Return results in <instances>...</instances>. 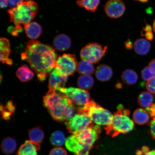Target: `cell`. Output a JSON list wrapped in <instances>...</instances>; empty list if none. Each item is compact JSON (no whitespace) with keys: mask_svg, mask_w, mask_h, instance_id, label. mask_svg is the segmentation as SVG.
I'll return each instance as SVG.
<instances>
[{"mask_svg":"<svg viewBox=\"0 0 155 155\" xmlns=\"http://www.w3.org/2000/svg\"><path fill=\"white\" fill-rule=\"evenodd\" d=\"M101 132L100 126L94 125L74 135L81 144L92 147Z\"/></svg>","mask_w":155,"mask_h":155,"instance_id":"cell-10","label":"cell"},{"mask_svg":"<svg viewBox=\"0 0 155 155\" xmlns=\"http://www.w3.org/2000/svg\"><path fill=\"white\" fill-rule=\"evenodd\" d=\"M101 0H78L77 3L79 6L86 10L95 12L97 9Z\"/></svg>","mask_w":155,"mask_h":155,"instance_id":"cell-28","label":"cell"},{"mask_svg":"<svg viewBox=\"0 0 155 155\" xmlns=\"http://www.w3.org/2000/svg\"><path fill=\"white\" fill-rule=\"evenodd\" d=\"M30 140L39 144H41L44 138V133L40 127L33 128L28 130Z\"/></svg>","mask_w":155,"mask_h":155,"instance_id":"cell-23","label":"cell"},{"mask_svg":"<svg viewBox=\"0 0 155 155\" xmlns=\"http://www.w3.org/2000/svg\"><path fill=\"white\" fill-rule=\"evenodd\" d=\"M17 143L15 139L10 137L4 139L2 141L1 149L2 152L5 154L13 153L16 150Z\"/></svg>","mask_w":155,"mask_h":155,"instance_id":"cell-20","label":"cell"},{"mask_svg":"<svg viewBox=\"0 0 155 155\" xmlns=\"http://www.w3.org/2000/svg\"><path fill=\"white\" fill-rule=\"evenodd\" d=\"M121 77L123 82L128 85L134 84L138 80V76L137 73L130 69H127L124 71Z\"/></svg>","mask_w":155,"mask_h":155,"instance_id":"cell-27","label":"cell"},{"mask_svg":"<svg viewBox=\"0 0 155 155\" xmlns=\"http://www.w3.org/2000/svg\"><path fill=\"white\" fill-rule=\"evenodd\" d=\"M65 137L62 132L57 130L52 134L50 137V141L52 145L57 147L62 146L65 143Z\"/></svg>","mask_w":155,"mask_h":155,"instance_id":"cell-30","label":"cell"},{"mask_svg":"<svg viewBox=\"0 0 155 155\" xmlns=\"http://www.w3.org/2000/svg\"><path fill=\"white\" fill-rule=\"evenodd\" d=\"M146 87L149 92L155 94V77L147 81Z\"/></svg>","mask_w":155,"mask_h":155,"instance_id":"cell-33","label":"cell"},{"mask_svg":"<svg viewBox=\"0 0 155 155\" xmlns=\"http://www.w3.org/2000/svg\"><path fill=\"white\" fill-rule=\"evenodd\" d=\"M130 114L129 110L125 109L121 105L118 106L111 123L104 127L107 134L113 137L120 134L128 133L132 130L134 125L129 117Z\"/></svg>","mask_w":155,"mask_h":155,"instance_id":"cell-4","label":"cell"},{"mask_svg":"<svg viewBox=\"0 0 155 155\" xmlns=\"http://www.w3.org/2000/svg\"><path fill=\"white\" fill-rule=\"evenodd\" d=\"M137 153V155H155V149L152 150H149L145 152H141L139 150Z\"/></svg>","mask_w":155,"mask_h":155,"instance_id":"cell-38","label":"cell"},{"mask_svg":"<svg viewBox=\"0 0 155 155\" xmlns=\"http://www.w3.org/2000/svg\"><path fill=\"white\" fill-rule=\"evenodd\" d=\"M44 105L54 120L67 121L75 115L76 108L66 95L58 90H48L44 97Z\"/></svg>","mask_w":155,"mask_h":155,"instance_id":"cell-2","label":"cell"},{"mask_svg":"<svg viewBox=\"0 0 155 155\" xmlns=\"http://www.w3.org/2000/svg\"><path fill=\"white\" fill-rule=\"evenodd\" d=\"M134 48L135 53L138 55H146L150 51L151 44L144 38L137 39L134 44Z\"/></svg>","mask_w":155,"mask_h":155,"instance_id":"cell-18","label":"cell"},{"mask_svg":"<svg viewBox=\"0 0 155 155\" xmlns=\"http://www.w3.org/2000/svg\"><path fill=\"white\" fill-rule=\"evenodd\" d=\"M154 101V96L150 92L144 91L139 94L137 98L138 104L141 107L147 108L152 105Z\"/></svg>","mask_w":155,"mask_h":155,"instance_id":"cell-24","label":"cell"},{"mask_svg":"<svg viewBox=\"0 0 155 155\" xmlns=\"http://www.w3.org/2000/svg\"><path fill=\"white\" fill-rule=\"evenodd\" d=\"M77 67V60L74 54H64L57 58L55 68L67 76L73 74Z\"/></svg>","mask_w":155,"mask_h":155,"instance_id":"cell-8","label":"cell"},{"mask_svg":"<svg viewBox=\"0 0 155 155\" xmlns=\"http://www.w3.org/2000/svg\"><path fill=\"white\" fill-rule=\"evenodd\" d=\"M38 11V4L32 0L25 1L8 10L10 20L15 25L18 32L22 31L21 25L29 24L36 17Z\"/></svg>","mask_w":155,"mask_h":155,"instance_id":"cell-3","label":"cell"},{"mask_svg":"<svg viewBox=\"0 0 155 155\" xmlns=\"http://www.w3.org/2000/svg\"><path fill=\"white\" fill-rule=\"evenodd\" d=\"M141 75L143 80L148 81L155 77V73L150 67H146L141 71Z\"/></svg>","mask_w":155,"mask_h":155,"instance_id":"cell-31","label":"cell"},{"mask_svg":"<svg viewBox=\"0 0 155 155\" xmlns=\"http://www.w3.org/2000/svg\"><path fill=\"white\" fill-rule=\"evenodd\" d=\"M27 36L32 40L40 37L42 32L41 26L36 22H32L24 26Z\"/></svg>","mask_w":155,"mask_h":155,"instance_id":"cell-16","label":"cell"},{"mask_svg":"<svg viewBox=\"0 0 155 155\" xmlns=\"http://www.w3.org/2000/svg\"><path fill=\"white\" fill-rule=\"evenodd\" d=\"M153 30H154V31L155 33V19L153 23Z\"/></svg>","mask_w":155,"mask_h":155,"instance_id":"cell-44","label":"cell"},{"mask_svg":"<svg viewBox=\"0 0 155 155\" xmlns=\"http://www.w3.org/2000/svg\"><path fill=\"white\" fill-rule=\"evenodd\" d=\"M77 70L81 74L90 75L94 73V68L92 63L82 60L78 65Z\"/></svg>","mask_w":155,"mask_h":155,"instance_id":"cell-29","label":"cell"},{"mask_svg":"<svg viewBox=\"0 0 155 155\" xmlns=\"http://www.w3.org/2000/svg\"><path fill=\"white\" fill-rule=\"evenodd\" d=\"M149 67L155 73V59H153L149 63Z\"/></svg>","mask_w":155,"mask_h":155,"instance_id":"cell-42","label":"cell"},{"mask_svg":"<svg viewBox=\"0 0 155 155\" xmlns=\"http://www.w3.org/2000/svg\"><path fill=\"white\" fill-rule=\"evenodd\" d=\"M133 117L135 123L140 125H144L148 123L150 119L148 112L143 108L136 110L134 112Z\"/></svg>","mask_w":155,"mask_h":155,"instance_id":"cell-22","label":"cell"},{"mask_svg":"<svg viewBox=\"0 0 155 155\" xmlns=\"http://www.w3.org/2000/svg\"><path fill=\"white\" fill-rule=\"evenodd\" d=\"M107 48V46H103L96 42L89 43L81 50V58L83 61L96 64L105 55Z\"/></svg>","mask_w":155,"mask_h":155,"instance_id":"cell-6","label":"cell"},{"mask_svg":"<svg viewBox=\"0 0 155 155\" xmlns=\"http://www.w3.org/2000/svg\"><path fill=\"white\" fill-rule=\"evenodd\" d=\"M95 74L97 78L99 81L106 82L111 78L113 71L109 66L103 64L97 67Z\"/></svg>","mask_w":155,"mask_h":155,"instance_id":"cell-17","label":"cell"},{"mask_svg":"<svg viewBox=\"0 0 155 155\" xmlns=\"http://www.w3.org/2000/svg\"><path fill=\"white\" fill-rule=\"evenodd\" d=\"M27 1L28 0H8V5L12 8L16 7L23 2Z\"/></svg>","mask_w":155,"mask_h":155,"instance_id":"cell-36","label":"cell"},{"mask_svg":"<svg viewBox=\"0 0 155 155\" xmlns=\"http://www.w3.org/2000/svg\"><path fill=\"white\" fill-rule=\"evenodd\" d=\"M124 45L126 49L127 50H131L134 47V45L133 42L130 39L127 40L125 42Z\"/></svg>","mask_w":155,"mask_h":155,"instance_id":"cell-39","label":"cell"},{"mask_svg":"<svg viewBox=\"0 0 155 155\" xmlns=\"http://www.w3.org/2000/svg\"><path fill=\"white\" fill-rule=\"evenodd\" d=\"M40 148V144L27 140L19 147L17 155H38V151Z\"/></svg>","mask_w":155,"mask_h":155,"instance_id":"cell-13","label":"cell"},{"mask_svg":"<svg viewBox=\"0 0 155 155\" xmlns=\"http://www.w3.org/2000/svg\"><path fill=\"white\" fill-rule=\"evenodd\" d=\"M11 52L9 41L7 38H1L0 60L2 63L3 64H6L9 65L12 64V60L9 58Z\"/></svg>","mask_w":155,"mask_h":155,"instance_id":"cell-15","label":"cell"},{"mask_svg":"<svg viewBox=\"0 0 155 155\" xmlns=\"http://www.w3.org/2000/svg\"><path fill=\"white\" fill-rule=\"evenodd\" d=\"M65 144L68 150L75 154L84 148V145L81 144L74 135L68 137L66 139Z\"/></svg>","mask_w":155,"mask_h":155,"instance_id":"cell-19","label":"cell"},{"mask_svg":"<svg viewBox=\"0 0 155 155\" xmlns=\"http://www.w3.org/2000/svg\"><path fill=\"white\" fill-rule=\"evenodd\" d=\"M49 155H68L67 152L61 147H56L50 151Z\"/></svg>","mask_w":155,"mask_h":155,"instance_id":"cell-32","label":"cell"},{"mask_svg":"<svg viewBox=\"0 0 155 155\" xmlns=\"http://www.w3.org/2000/svg\"><path fill=\"white\" fill-rule=\"evenodd\" d=\"M16 76L22 82H27L33 78L34 74L28 66L24 65L18 68L16 73Z\"/></svg>","mask_w":155,"mask_h":155,"instance_id":"cell-21","label":"cell"},{"mask_svg":"<svg viewBox=\"0 0 155 155\" xmlns=\"http://www.w3.org/2000/svg\"><path fill=\"white\" fill-rule=\"evenodd\" d=\"M152 28L150 25L149 24H146L145 26L143 28V30L141 31V34L144 33L152 31Z\"/></svg>","mask_w":155,"mask_h":155,"instance_id":"cell-40","label":"cell"},{"mask_svg":"<svg viewBox=\"0 0 155 155\" xmlns=\"http://www.w3.org/2000/svg\"><path fill=\"white\" fill-rule=\"evenodd\" d=\"M77 112L87 114L94 123L105 127L111 123L113 116L109 111L92 100L78 108Z\"/></svg>","mask_w":155,"mask_h":155,"instance_id":"cell-5","label":"cell"},{"mask_svg":"<svg viewBox=\"0 0 155 155\" xmlns=\"http://www.w3.org/2000/svg\"><path fill=\"white\" fill-rule=\"evenodd\" d=\"M53 45L54 48L58 51L63 52L67 51L71 47V40L67 35L60 34L54 38Z\"/></svg>","mask_w":155,"mask_h":155,"instance_id":"cell-14","label":"cell"},{"mask_svg":"<svg viewBox=\"0 0 155 155\" xmlns=\"http://www.w3.org/2000/svg\"><path fill=\"white\" fill-rule=\"evenodd\" d=\"M150 125V134L152 138L155 139V118L149 123Z\"/></svg>","mask_w":155,"mask_h":155,"instance_id":"cell-35","label":"cell"},{"mask_svg":"<svg viewBox=\"0 0 155 155\" xmlns=\"http://www.w3.org/2000/svg\"><path fill=\"white\" fill-rule=\"evenodd\" d=\"M135 1H138L142 3H147L149 0H135Z\"/></svg>","mask_w":155,"mask_h":155,"instance_id":"cell-43","label":"cell"},{"mask_svg":"<svg viewBox=\"0 0 155 155\" xmlns=\"http://www.w3.org/2000/svg\"><path fill=\"white\" fill-rule=\"evenodd\" d=\"M0 5L1 8H7L8 5V0H0Z\"/></svg>","mask_w":155,"mask_h":155,"instance_id":"cell-41","label":"cell"},{"mask_svg":"<svg viewBox=\"0 0 155 155\" xmlns=\"http://www.w3.org/2000/svg\"><path fill=\"white\" fill-rule=\"evenodd\" d=\"M57 55L51 46L41 43L36 40L29 41L21 55L37 74L40 82L45 80L55 68Z\"/></svg>","mask_w":155,"mask_h":155,"instance_id":"cell-1","label":"cell"},{"mask_svg":"<svg viewBox=\"0 0 155 155\" xmlns=\"http://www.w3.org/2000/svg\"><path fill=\"white\" fill-rule=\"evenodd\" d=\"M15 110L14 104L12 101H9L5 105L1 104V112L2 117L5 120H8L14 113Z\"/></svg>","mask_w":155,"mask_h":155,"instance_id":"cell-26","label":"cell"},{"mask_svg":"<svg viewBox=\"0 0 155 155\" xmlns=\"http://www.w3.org/2000/svg\"><path fill=\"white\" fill-rule=\"evenodd\" d=\"M67 79L66 75L55 68L50 74L48 90H57L61 87H64Z\"/></svg>","mask_w":155,"mask_h":155,"instance_id":"cell-12","label":"cell"},{"mask_svg":"<svg viewBox=\"0 0 155 155\" xmlns=\"http://www.w3.org/2000/svg\"><path fill=\"white\" fill-rule=\"evenodd\" d=\"M141 35L145 37L147 40L152 41L154 38V35L152 31L148 32L141 34Z\"/></svg>","mask_w":155,"mask_h":155,"instance_id":"cell-37","label":"cell"},{"mask_svg":"<svg viewBox=\"0 0 155 155\" xmlns=\"http://www.w3.org/2000/svg\"><path fill=\"white\" fill-rule=\"evenodd\" d=\"M104 9L108 17L117 19L123 16L125 12V5L122 0H108L104 5Z\"/></svg>","mask_w":155,"mask_h":155,"instance_id":"cell-11","label":"cell"},{"mask_svg":"<svg viewBox=\"0 0 155 155\" xmlns=\"http://www.w3.org/2000/svg\"><path fill=\"white\" fill-rule=\"evenodd\" d=\"M84 145V148L82 150L75 154V155H90V151L92 147Z\"/></svg>","mask_w":155,"mask_h":155,"instance_id":"cell-34","label":"cell"},{"mask_svg":"<svg viewBox=\"0 0 155 155\" xmlns=\"http://www.w3.org/2000/svg\"><path fill=\"white\" fill-rule=\"evenodd\" d=\"M58 90L64 94L73 103L83 107L90 101V95L88 91L82 89L69 87H61Z\"/></svg>","mask_w":155,"mask_h":155,"instance_id":"cell-9","label":"cell"},{"mask_svg":"<svg viewBox=\"0 0 155 155\" xmlns=\"http://www.w3.org/2000/svg\"><path fill=\"white\" fill-rule=\"evenodd\" d=\"M65 123L68 132L73 135L77 134L94 125L87 114L79 112H77L71 119L66 121Z\"/></svg>","mask_w":155,"mask_h":155,"instance_id":"cell-7","label":"cell"},{"mask_svg":"<svg viewBox=\"0 0 155 155\" xmlns=\"http://www.w3.org/2000/svg\"><path fill=\"white\" fill-rule=\"evenodd\" d=\"M77 84L79 88L83 90H90L94 86V79L90 75H82L78 79Z\"/></svg>","mask_w":155,"mask_h":155,"instance_id":"cell-25","label":"cell"}]
</instances>
